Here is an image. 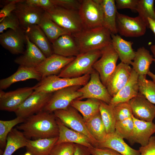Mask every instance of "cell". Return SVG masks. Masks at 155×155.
<instances>
[{"label":"cell","instance_id":"1","mask_svg":"<svg viewBox=\"0 0 155 155\" xmlns=\"http://www.w3.org/2000/svg\"><path fill=\"white\" fill-rule=\"evenodd\" d=\"M28 139L50 138L59 136L56 117L53 113L42 111L25 119L16 126Z\"/></svg>","mask_w":155,"mask_h":155},{"label":"cell","instance_id":"2","mask_svg":"<svg viewBox=\"0 0 155 155\" xmlns=\"http://www.w3.org/2000/svg\"><path fill=\"white\" fill-rule=\"evenodd\" d=\"M111 33L103 26L84 28L71 34L80 51V53L101 50L112 44Z\"/></svg>","mask_w":155,"mask_h":155},{"label":"cell","instance_id":"3","mask_svg":"<svg viewBox=\"0 0 155 155\" xmlns=\"http://www.w3.org/2000/svg\"><path fill=\"white\" fill-rule=\"evenodd\" d=\"M101 56L100 50L80 53L62 69L58 76L73 78L90 74L94 69L93 65Z\"/></svg>","mask_w":155,"mask_h":155},{"label":"cell","instance_id":"4","mask_svg":"<svg viewBox=\"0 0 155 155\" xmlns=\"http://www.w3.org/2000/svg\"><path fill=\"white\" fill-rule=\"evenodd\" d=\"M90 78V74L73 78L61 77L57 75H51L42 78L35 85L34 92L52 93L70 86H83L88 82Z\"/></svg>","mask_w":155,"mask_h":155},{"label":"cell","instance_id":"5","mask_svg":"<svg viewBox=\"0 0 155 155\" xmlns=\"http://www.w3.org/2000/svg\"><path fill=\"white\" fill-rule=\"evenodd\" d=\"M52 20L71 35L84 28L78 11L68 10L55 6L46 11Z\"/></svg>","mask_w":155,"mask_h":155},{"label":"cell","instance_id":"6","mask_svg":"<svg viewBox=\"0 0 155 155\" xmlns=\"http://www.w3.org/2000/svg\"><path fill=\"white\" fill-rule=\"evenodd\" d=\"M53 113L65 126L84 135L94 147L97 146L98 142L88 129L82 116L75 109L70 105L66 109L57 110Z\"/></svg>","mask_w":155,"mask_h":155},{"label":"cell","instance_id":"7","mask_svg":"<svg viewBox=\"0 0 155 155\" xmlns=\"http://www.w3.org/2000/svg\"><path fill=\"white\" fill-rule=\"evenodd\" d=\"M101 0H81L78 11L84 28L103 26Z\"/></svg>","mask_w":155,"mask_h":155},{"label":"cell","instance_id":"8","mask_svg":"<svg viewBox=\"0 0 155 155\" xmlns=\"http://www.w3.org/2000/svg\"><path fill=\"white\" fill-rule=\"evenodd\" d=\"M116 23L117 33L127 37H137L146 33L148 26L140 17H132L117 12Z\"/></svg>","mask_w":155,"mask_h":155},{"label":"cell","instance_id":"9","mask_svg":"<svg viewBox=\"0 0 155 155\" xmlns=\"http://www.w3.org/2000/svg\"><path fill=\"white\" fill-rule=\"evenodd\" d=\"M82 86H70L53 92L43 111L53 113L57 110L66 109L73 101L82 96V93L78 91Z\"/></svg>","mask_w":155,"mask_h":155},{"label":"cell","instance_id":"10","mask_svg":"<svg viewBox=\"0 0 155 155\" xmlns=\"http://www.w3.org/2000/svg\"><path fill=\"white\" fill-rule=\"evenodd\" d=\"M82 94L77 100L93 98L109 104L112 98L106 87L102 83L97 71L94 69L88 82L78 90Z\"/></svg>","mask_w":155,"mask_h":155},{"label":"cell","instance_id":"11","mask_svg":"<svg viewBox=\"0 0 155 155\" xmlns=\"http://www.w3.org/2000/svg\"><path fill=\"white\" fill-rule=\"evenodd\" d=\"M101 56L93 68L98 72L100 80L106 87L108 80L117 66L118 55L112 44L101 49Z\"/></svg>","mask_w":155,"mask_h":155},{"label":"cell","instance_id":"12","mask_svg":"<svg viewBox=\"0 0 155 155\" xmlns=\"http://www.w3.org/2000/svg\"><path fill=\"white\" fill-rule=\"evenodd\" d=\"M35 85L5 92L0 90V110L14 112L34 92Z\"/></svg>","mask_w":155,"mask_h":155},{"label":"cell","instance_id":"13","mask_svg":"<svg viewBox=\"0 0 155 155\" xmlns=\"http://www.w3.org/2000/svg\"><path fill=\"white\" fill-rule=\"evenodd\" d=\"M53 93L33 92L14 112L24 119L43 111Z\"/></svg>","mask_w":155,"mask_h":155},{"label":"cell","instance_id":"14","mask_svg":"<svg viewBox=\"0 0 155 155\" xmlns=\"http://www.w3.org/2000/svg\"><path fill=\"white\" fill-rule=\"evenodd\" d=\"M45 11L28 4L25 0L18 3L13 13L17 17L21 28L24 31L30 27L38 25Z\"/></svg>","mask_w":155,"mask_h":155},{"label":"cell","instance_id":"15","mask_svg":"<svg viewBox=\"0 0 155 155\" xmlns=\"http://www.w3.org/2000/svg\"><path fill=\"white\" fill-rule=\"evenodd\" d=\"M25 42L26 34L22 29L17 31L10 29L0 35V44L12 54H22Z\"/></svg>","mask_w":155,"mask_h":155},{"label":"cell","instance_id":"16","mask_svg":"<svg viewBox=\"0 0 155 155\" xmlns=\"http://www.w3.org/2000/svg\"><path fill=\"white\" fill-rule=\"evenodd\" d=\"M75 57H65L53 53L46 57L35 68L41 74L42 79L51 75H58Z\"/></svg>","mask_w":155,"mask_h":155},{"label":"cell","instance_id":"17","mask_svg":"<svg viewBox=\"0 0 155 155\" xmlns=\"http://www.w3.org/2000/svg\"><path fill=\"white\" fill-rule=\"evenodd\" d=\"M132 69L129 65L121 62L117 65L109 78L106 86L112 98L127 83L130 78Z\"/></svg>","mask_w":155,"mask_h":155},{"label":"cell","instance_id":"18","mask_svg":"<svg viewBox=\"0 0 155 155\" xmlns=\"http://www.w3.org/2000/svg\"><path fill=\"white\" fill-rule=\"evenodd\" d=\"M133 116L135 118L148 122H152L155 117V106L139 92L128 102Z\"/></svg>","mask_w":155,"mask_h":155},{"label":"cell","instance_id":"19","mask_svg":"<svg viewBox=\"0 0 155 155\" xmlns=\"http://www.w3.org/2000/svg\"><path fill=\"white\" fill-rule=\"evenodd\" d=\"M26 47L24 53L14 60L20 66L36 68L46 57L26 35Z\"/></svg>","mask_w":155,"mask_h":155},{"label":"cell","instance_id":"20","mask_svg":"<svg viewBox=\"0 0 155 155\" xmlns=\"http://www.w3.org/2000/svg\"><path fill=\"white\" fill-rule=\"evenodd\" d=\"M134 123L133 134L129 141L130 143H137L144 146L148 143L152 135L155 133V124L138 119L132 115Z\"/></svg>","mask_w":155,"mask_h":155},{"label":"cell","instance_id":"21","mask_svg":"<svg viewBox=\"0 0 155 155\" xmlns=\"http://www.w3.org/2000/svg\"><path fill=\"white\" fill-rule=\"evenodd\" d=\"M138 77V74L132 69L129 80L112 98L109 104L115 106L120 103L128 102L137 96L139 92Z\"/></svg>","mask_w":155,"mask_h":155},{"label":"cell","instance_id":"22","mask_svg":"<svg viewBox=\"0 0 155 155\" xmlns=\"http://www.w3.org/2000/svg\"><path fill=\"white\" fill-rule=\"evenodd\" d=\"M31 79L40 82L42 77L35 68L20 66L13 74L0 80V89H6L14 83Z\"/></svg>","mask_w":155,"mask_h":155},{"label":"cell","instance_id":"23","mask_svg":"<svg viewBox=\"0 0 155 155\" xmlns=\"http://www.w3.org/2000/svg\"><path fill=\"white\" fill-rule=\"evenodd\" d=\"M56 120L59 129V135L55 144L69 142L81 145L89 148L93 146L86 136L67 127L57 117Z\"/></svg>","mask_w":155,"mask_h":155},{"label":"cell","instance_id":"24","mask_svg":"<svg viewBox=\"0 0 155 155\" xmlns=\"http://www.w3.org/2000/svg\"><path fill=\"white\" fill-rule=\"evenodd\" d=\"M123 138L115 132L108 134L104 140L98 143L96 148H106L114 150L122 155H140L139 150L131 147Z\"/></svg>","mask_w":155,"mask_h":155},{"label":"cell","instance_id":"25","mask_svg":"<svg viewBox=\"0 0 155 155\" xmlns=\"http://www.w3.org/2000/svg\"><path fill=\"white\" fill-rule=\"evenodd\" d=\"M53 53L65 57H76L80 54L78 47L71 34L62 35L52 44Z\"/></svg>","mask_w":155,"mask_h":155},{"label":"cell","instance_id":"26","mask_svg":"<svg viewBox=\"0 0 155 155\" xmlns=\"http://www.w3.org/2000/svg\"><path fill=\"white\" fill-rule=\"evenodd\" d=\"M112 44L121 62L131 65L134 58L135 51L132 48L133 42L123 39L117 34H111Z\"/></svg>","mask_w":155,"mask_h":155},{"label":"cell","instance_id":"27","mask_svg":"<svg viewBox=\"0 0 155 155\" xmlns=\"http://www.w3.org/2000/svg\"><path fill=\"white\" fill-rule=\"evenodd\" d=\"M25 32L30 41L39 49L46 57L53 54L50 42L39 25H33Z\"/></svg>","mask_w":155,"mask_h":155},{"label":"cell","instance_id":"28","mask_svg":"<svg viewBox=\"0 0 155 155\" xmlns=\"http://www.w3.org/2000/svg\"><path fill=\"white\" fill-rule=\"evenodd\" d=\"M154 61L153 55L144 47L138 48L131 65L132 69L139 75L146 76L150 71L151 64Z\"/></svg>","mask_w":155,"mask_h":155},{"label":"cell","instance_id":"29","mask_svg":"<svg viewBox=\"0 0 155 155\" xmlns=\"http://www.w3.org/2000/svg\"><path fill=\"white\" fill-rule=\"evenodd\" d=\"M38 25L52 44L62 35L71 34L53 21L45 11Z\"/></svg>","mask_w":155,"mask_h":155},{"label":"cell","instance_id":"30","mask_svg":"<svg viewBox=\"0 0 155 155\" xmlns=\"http://www.w3.org/2000/svg\"><path fill=\"white\" fill-rule=\"evenodd\" d=\"M103 14V26L113 34H117V8L114 0H101Z\"/></svg>","mask_w":155,"mask_h":155},{"label":"cell","instance_id":"31","mask_svg":"<svg viewBox=\"0 0 155 155\" xmlns=\"http://www.w3.org/2000/svg\"><path fill=\"white\" fill-rule=\"evenodd\" d=\"M58 136L31 140L28 139L26 148L32 155H49L55 144Z\"/></svg>","mask_w":155,"mask_h":155},{"label":"cell","instance_id":"32","mask_svg":"<svg viewBox=\"0 0 155 155\" xmlns=\"http://www.w3.org/2000/svg\"><path fill=\"white\" fill-rule=\"evenodd\" d=\"M100 101L93 98H88L85 101L75 99L70 106L82 114L85 121L99 111Z\"/></svg>","mask_w":155,"mask_h":155},{"label":"cell","instance_id":"33","mask_svg":"<svg viewBox=\"0 0 155 155\" xmlns=\"http://www.w3.org/2000/svg\"><path fill=\"white\" fill-rule=\"evenodd\" d=\"M27 140L22 131L16 128H13L8 135L2 155H12L18 149L26 147Z\"/></svg>","mask_w":155,"mask_h":155},{"label":"cell","instance_id":"34","mask_svg":"<svg viewBox=\"0 0 155 155\" xmlns=\"http://www.w3.org/2000/svg\"><path fill=\"white\" fill-rule=\"evenodd\" d=\"M84 121L88 129L98 143L103 142L108 134L100 111Z\"/></svg>","mask_w":155,"mask_h":155},{"label":"cell","instance_id":"35","mask_svg":"<svg viewBox=\"0 0 155 155\" xmlns=\"http://www.w3.org/2000/svg\"><path fill=\"white\" fill-rule=\"evenodd\" d=\"M114 106L100 101L99 111L107 134L115 131L116 122L114 111Z\"/></svg>","mask_w":155,"mask_h":155},{"label":"cell","instance_id":"36","mask_svg":"<svg viewBox=\"0 0 155 155\" xmlns=\"http://www.w3.org/2000/svg\"><path fill=\"white\" fill-rule=\"evenodd\" d=\"M25 119L17 117L15 118L8 121L0 120V155H2L5 148L8 135L17 124L23 122Z\"/></svg>","mask_w":155,"mask_h":155},{"label":"cell","instance_id":"37","mask_svg":"<svg viewBox=\"0 0 155 155\" xmlns=\"http://www.w3.org/2000/svg\"><path fill=\"white\" fill-rule=\"evenodd\" d=\"M154 0H138L136 11L140 17L147 24L148 28V18L155 20Z\"/></svg>","mask_w":155,"mask_h":155},{"label":"cell","instance_id":"38","mask_svg":"<svg viewBox=\"0 0 155 155\" xmlns=\"http://www.w3.org/2000/svg\"><path fill=\"white\" fill-rule=\"evenodd\" d=\"M139 92L153 104H155V83L147 80L146 76L139 75Z\"/></svg>","mask_w":155,"mask_h":155},{"label":"cell","instance_id":"39","mask_svg":"<svg viewBox=\"0 0 155 155\" xmlns=\"http://www.w3.org/2000/svg\"><path fill=\"white\" fill-rule=\"evenodd\" d=\"M134 129V123L132 117L122 121H117L115 132L123 139L129 141Z\"/></svg>","mask_w":155,"mask_h":155},{"label":"cell","instance_id":"40","mask_svg":"<svg viewBox=\"0 0 155 155\" xmlns=\"http://www.w3.org/2000/svg\"><path fill=\"white\" fill-rule=\"evenodd\" d=\"M114 111L116 121H123L131 117L133 115L128 102L118 104L114 106Z\"/></svg>","mask_w":155,"mask_h":155},{"label":"cell","instance_id":"41","mask_svg":"<svg viewBox=\"0 0 155 155\" xmlns=\"http://www.w3.org/2000/svg\"><path fill=\"white\" fill-rule=\"evenodd\" d=\"M75 144L63 142L55 144L49 155H73Z\"/></svg>","mask_w":155,"mask_h":155},{"label":"cell","instance_id":"42","mask_svg":"<svg viewBox=\"0 0 155 155\" xmlns=\"http://www.w3.org/2000/svg\"><path fill=\"white\" fill-rule=\"evenodd\" d=\"M7 29L15 31L22 29L17 17L13 13L0 21V33H2Z\"/></svg>","mask_w":155,"mask_h":155},{"label":"cell","instance_id":"43","mask_svg":"<svg viewBox=\"0 0 155 155\" xmlns=\"http://www.w3.org/2000/svg\"><path fill=\"white\" fill-rule=\"evenodd\" d=\"M55 6L64 9L78 11L81 0H51Z\"/></svg>","mask_w":155,"mask_h":155},{"label":"cell","instance_id":"44","mask_svg":"<svg viewBox=\"0 0 155 155\" xmlns=\"http://www.w3.org/2000/svg\"><path fill=\"white\" fill-rule=\"evenodd\" d=\"M23 0L4 1L5 5L0 11V21L11 14L16 9L17 3Z\"/></svg>","mask_w":155,"mask_h":155},{"label":"cell","instance_id":"45","mask_svg":"<svg viewBox=\"0 0 155 155\" xmlns=\"http://www.w3.org/2000/svg\"><path fill=\"white\" fill-rule=\"evenodd\" d=\"M139 150L140 155H155V136H152L148 144L144 146H141Z\"/></svg>","mask_w":155,"mask_h":155},{"label":"cell","instance_id":"46","mask_svg":"<svg viewBox=\"0 0 155 155\" xmlns=\"http://www.w3.org/2000/svg\"><path fill=\"white\" fill-rule=\"evenodd\" d=\"M117 9H129L136 11L138 0H115Z\"/></svg>","mask_w":155,"mask_h":155},{"label":"cell","instance_id":"47","mask_svg":"<svg viewBox=\"0 0 155 155\" xmlns=\"http://www.w3.org/2000/svg\"><path fill=\"white\" fill-rule=\"evenodd\" d=\"M25 2L40 7L45 11L51 9L55 6L51 0H26Z\"/></svg>","mask_w":155,"mask_h":155},{"label":"cell","instance_id":"48","mask_svg":"<svg viewBox=\"0 0 155 155\" xmlns=\"http://www.w3.org/2000/svg\"><path fill=\"white\" fill-rule=\"evenodd\" d=\"M89 149L91 155H122L114 150L108 148L93 146Z\"/></svg>","mask_w":155,"mask_h":155},{"label":"cell","instance_id":"49","mask_svg":"<svg viewBox=\"0 0 155 155\" xmlns=\"http://www.w3.org/2000/svg\"><path fill=\"white\" fill-rule=\"evenodd\" d=\"M73 155H91L89 148L85 146L75 144L74 152Z\"/></svg>","mask_w":155,"mask_h":155},{"label":"cell","instance_id":"50","mask_svg":"<svg viewBox=\"0 0 155 155\" xmlns=\"http://www.w3.org/2000/svg\"><path fill=\"white\" fill-rule=\"evenodd\" d=\"M148 28L153 32L155 36V20L149 18H148Z\"/></svg>","mask_w":155,"mask_h":155},{"label":"cell","instance_id":"51","mask_svg":"<svg viewBox=\"0 0 155 155\" xmlns=\"http://www.w3.org/2000/svg\"><path fill=\"white\" fill-rule=\"evenodd\" d=\"M150 49L153 54L154 58V62L155 63V44L151 45L150 47Z\"/></svg>","mask_w":155,"mask_h":155},{"label":"cell","instance_id":"52","mask_svg":"<svg viewBox=\"0 0 155 155\" xmlns=\"http://www.w3.org/2000/svg\"><path fill=\"white\" fill-rule=\"evenodd\" d=\"M147 75L152 79V81L155 83V74L150 71L148 72Z\"/></svg>","mask_w":155,"mask_h":155},{"label":"cell","instance_id":"53","mask_svg":"<svg viewBox=\"0 0 155 155\" xmlns=\"http://www.w3.org/2000/svg\"><path fill=\"white\" fill-rule=\"evenodd\" d=\"M24 155H32L31 153L29 152H27L25 153Z\"/></svg>","mask_w":155,"mask_h":155}]
</instances>
